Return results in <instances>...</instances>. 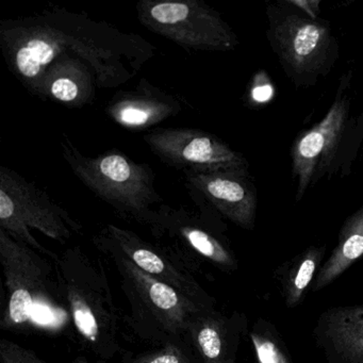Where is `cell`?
<instances>
[{"label":"cell","instance_id":"1","mask_svg":"<svg viewBox=\"0 0 363 363\" xmlns=\"http://www.w3.org/2000/svg\"><path fill=\"white\" fill-rule=\"evenodd\" d=\"M0 263L6 301L0 327L16 333L60 331L71 323L56 267L1 235Z\"/></svg>","mask_w":363,"mask_h":363},{"label":"cell","instance_id":"2","mask_svg":"<svg viewBox=\"0 0 363 363\" xmlns=\"http://www.w3.org/2000/svg\"><path fill=\"white\" fill-rule=\"evenodd\" d=\"M55 267L77 339L101 360L113 358L122 350V324L105 267L77 254L65 255Z\"/></svg>","mask_w":363,"mask_h":363},{"label":"cell","instance_id":"3","mask_svg":"<svg viewBox=\"0 0 363 363\" xmlns=\"http://www.w3.org/2000/svg\"><path fill=\"white\" fill-rule=\"evenodd\" d=\"M123 289L131 305V325L145 339L182 344L189 327L205 308L177 289L152 277L123 252L114 255Z\"/></svg>","mask_w":363,"mask_h":363},{"label":"cell","instance_id":"4","mask_svg":"<svg viewBox=\"0 0 363 363\" xmlns=\"http://www.w3.org/2000/svg\"><path fill=\"white\" fill-rule=\"evenodd\" d=\"M273 35L280 59L296 75L316 73L326 62L330 35L318 23L286 16L274 27Z\"/></svg>","mask_w":363,"mask_h":363},{"label":"cell","instance_id":"5","mask_svg":"<svg viewBox=\"0 0 363 363\" xmlns=\"http://www.w3.org/2000/svg\"><path fill=\"white\" fill-rule=\"evenodd\" d=\"M347 116V104L337 101L324 120L308 131L293 146V175L298 179L297 199L307 190L316 167L328 155L341 137Z\"/></svg>","mask_w":363,"mask_h":363},{"label":"cell","instance_id":"6","mask_svg":"<svg viewBox=\"0 0 363 363\" xmlns=\"http://www.w3.org/2000/svg\"><path fill=\"white\" fill-rule=\"evenodd\" d=\"M123 254L140 269L173 288L177 289L205 309H213V299L196 281L190 269L184 264L155 252L141 244L125 243Z\"/></svg>","mask_w":363,"mask_h":363},{"label":"cell","instance_id":"7","mask_svg":"<svg viewBox=\"0 0 363 363\" xmlns=\"http://www.w3.org/2000/svg\"><path fill=\"white\" fill-rule=\"evenodd\" d=\"M190 343L203 363H233L235 344L227 318L214 309L201 310L191 322Z\"/></svg>","mask_w":363,"mask_h":363},{"label":"cell","instance_id":"8","mask_svg":"<svg viewBox=\"0 0 363 363\" xmlns=\"http://www.w3.org/2000/svg\"><path fill=\"white\" fill-rule=\"evenodd\" d=\"M325 335L347 360L363 363V306L329 312L325 320Z\"/></svg>","mask_w":363,"mask_h":363},{"label":"cell","instance_id":"9","mask_svg":"<svg viewBox=\"0 0 363 363\" xmlns=\"http://www.w3.org/2000/svg\"><path fill=\"white\" fill-rule=\"evenodd\" d=\"M363 255V207L350 216L340 233L339 244L316 276L314 290L328 286Z\"/></svg>","mask_w":363,"mask_h":363},{"label":"cell","instance_id":"10","mask_svg":"<svg viewBox=\"0 0 363 363\" xmlns=\"http://www.w3.org/2000/svg\"><path fill=\"white\" fill-rule=\"evenodd\" d=\"M208 192L222 203L235 208V218L244 226L254 220L255 199L250 191L235 180L218 178L207 186Z\"/></svg>","mask_w":363,"mask_h":363},{"label":"cell","instance_id":"11","mask_svg":"<svg viewBox=\"0 0 363 363\" xmlns=\"http://www.w3.org/2000/svg\"><path fill=\"white\" fill-rule=\"evenodd\" d=\"M322 256V250L311 248L303 255L297 267L293 269L286 286V303L290 307H294L301 301L303 292L313 278L314 272Z\"/></svg>","mask_w":363,"mask_h":363},{"label":"cell","instance_id":"12","mask_svg":"<svg viewBox=\"0 0 363 363\" xmlns=\"http://www.w3.org/2000/svg\"><path fill=\"white\" fill-rule=\"evenodd\" d=\"M184 238L191 247L216 267L223 269H233L235 262L228 250H225L213 238L199 229L184 230Z\"/></svg>","mask_w":363,"mask_h":363},{"label":"cell","instance_id":"13","mask_svg":"<svg viewBox=\"0 0 363 363\" xmlns=\"http://www.w3.org/2000/svg\"><path fill=\"white\" fill-rule=\"evenodd\" d=\"M184 158L193 162H209V161H222L231 162L235 159L231 152H218L208 138H197L192 140L182 152Z\"/></svg>","mask_w":363,"mask_h":363},{"label":"cell","instance_id":"14","mask_svg":"<svg viewBox=\"0 0 363 363\" xmlns=\"http://www.w3.org/2000/svg\"><path fill=\"white\" fill-rule=\"evenodd\" d=\"M257 358L260 363H290L275 339L261 333H252Z\"/></svg>","mask_w":363,"mask_h":363},{"label":"cell","instance_id":"15","mask_svg":"<svg viewBox=\"0 0 363 363\" xmlns=\"http://www.w3.org/2000/svg\"><path fill=\"white\" fill-rule=\"evenodd\" d=\"M0 363H48L42 360L35 352L23 347L11 340L1 339L0 341ZM76 363L79 362L76 361Z\"/></svg>","mask_w":363,"mask_h":363},{"label":"cell","instance_id":"16","mask_svg":"<svg viewBox=\"0 0 363 363\" xmlns=\"http://www.w3.org/2000/svg\"><path fill=\"white\" fill-rule=\"evenodd\" d=\"M131 363H194L182 344H167L164 347L144 354Z\"/></svg>","mask_w":363,"mask_h":363},{"label":"cell","instance_id":"17","mask_svg":"<svg viewBox=\"0 0 363 363\" xmlns=\"http://www.w3.org/2000/svg\"><path fill=\"white\" fill-rule=\"evenodd\" d=\"M189 12L188 6L184 4L167 3L155 6L152 9V16L161 24H176L186 20Z\"/></svg>","mask_w":363,"mask_h":363},{"label":"cell","instance_id":"18","mask_svg":"<svg viewBox=\"0 0 363 363\" xmlns=\"http://www.w3.org/2000/svg\"><path fill=\"white\" fill-rule=\"evenodd\" d=\"M101 171L106 177L116 182H124L130 177V167L123 157L118 155L106 157L101 163Z\"/></svg>","mask_w":363,"mask_h":363},{"label":"cell","instance_id":"19","mask_svg":"<svg viewBox=\"0 0 363 363\" xmlns=\"http://www.w3.org/2000/svg\"><path fill=\"white\" fill-rule=\"evenodd\" d=\"M16 60H18V69L22 72L23 75L27 77H35L41 69V63L33 58L30 50L27 48H21L16 56Z\"/></svg>","mask_w":363,"mask_h":363},{"label":"cell","instance_id":"20","mask_svg":"<svg viewBox=\"0 0 363 363\" xmlns=\"http://www.w3.org/2000/svg\"><path fill=\"white\" fill-rule=\"evenodd\" d=\"M52 92L60 101H72L77 96L78 88L72 80L61 78L52 84Z\"/></svg>","mask_w":363,"mask_h":363},{"label":"cell","instance_id":"21","mask_svg":"<svg viewBox=\"0 0 363 363\" xmlns=\"http://www.w3.org/2000/svg\"><path fill=\"white\" fill-rule=\"evenodd\" d=\"M27 48L30 50L33 58L38 62L41 63V65H48L54 58V50L46 42L35 40V41L29 42Z\"/></svg>","mask_w":363,"mask_h":363},{"label":"cell","instance_id":"22","mask_svg":"<svg viewBox=\"0 0 363 363\" xmlns=\"http://www.w3.org/2000/svg\"><path fill=\"white\" fill-rule=\"evenodd\" d=\"M121 118L123 122L128 123V124L141 125L148 120V113L142 110L126 109L121 114Z\"/></svg>","mask_w":363,"mask_h":363},{"label":"cell","instance_id":"23","mask_svg":"<svg viewBox=\"0 0 363 363\" xmlns=\"http://www.w3.org/2000/svg\"><path fill=\"white\" fill-rule=\"evenodd\" d=\"M14 214L13 201L6 194L5 191H0V220L4 223L9 220Z\"/></svg>","mask_w":363,"mask_h":363},{"label":"cell","instance_id":"24","mask_svg":"<svg viewBox=\"0 0 363 363\" xmlns=\"http://www.w3.org/2000/svg\"><path fill=\"white\" fill-rule=\"evenodd\" d=\"M273 94V88L269 84H261L252 90V99L258 103H267L272 99Z\"/></svg>","mask_w":363,"mask_h":363},{"label":"cell","instance_id":"25","mask_svg":"<svg viewBox=\"0 0 363 363\" xmlns=\"http://www.w3.org/2000/svg\"><path fill=\"white\" fill-rule=\"evenodd\" d=\"M293 5L297 6L306 12L312 18H316L318 11V1H290Z\"/></svg>","mask_w":363,"mask_h":363}]
</instances>
